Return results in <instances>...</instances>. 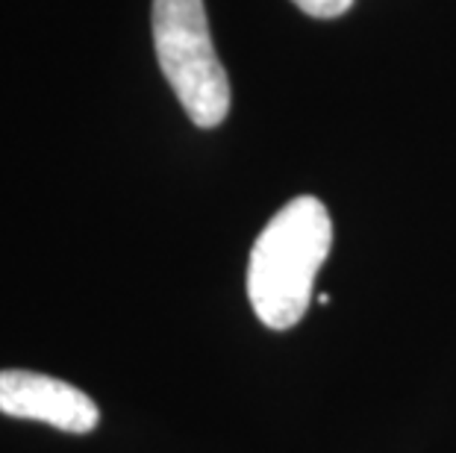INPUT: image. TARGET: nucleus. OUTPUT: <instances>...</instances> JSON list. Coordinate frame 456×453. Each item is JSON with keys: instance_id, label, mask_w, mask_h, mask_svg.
Here are the masks:
<instances>
[{"instance_id": "1", "label": "nucleus", "mask_w": 456, "mask_h": 453, "mask_svg": "<svg viewBox=\"0 0 456 453\" xmlns=\"http://www.w3.org/2000/svg\"><path fill=\"white\" fill-rule=\"evenodd\" d=\"M330 245L333 221L313 195L289 200L265 224L250 250L248 297L268 330H289L306 315Z\"/></svg>"}, {"instance_id": "2", "label": "nucleus", "mask_w": 456, "mask_h": 453, "mask_svg": "<svg viewBox=\"0 0 456 453\" xmlns=\"http://www.w3.org/2000/svg\"><path fill=\"white\" fill-rule=\"evenodd\" d=\"M153 44L165 80L198 127L224 124L230 80L212 44L203 0H153Z\"/></svg>"}, {"instance_id": "3", "label": "nucleus", "mask_w": 456, "mask_h": 453, "mask_svg": "<svg viewBox=\"0 0 456 453\" xmlns=\"http://www.w3.org/2000/svg\"><path fill=\"white\" fill-rule=\"evenodd\" d=\"M0 412L51 424L62 433H92L101 421L89 394L36 371H0Z\"/></svg>"}, {"instance_id": "4", "label": "nucleus", "mask_w": 456, "mask_h": 453, "mask_svg": "<svg viewBox=\"0 0 456 453\" xmlns=\"http://www.w3.org/2000/svg\"><path fill=\"white\" fill-rule=\"evenodd\" d=\"M292 4L300 9V12H306V15L322 18V21H327V18L345 15L347 9L354 6V0H292Z\"/></svg>"}]
</instances>
